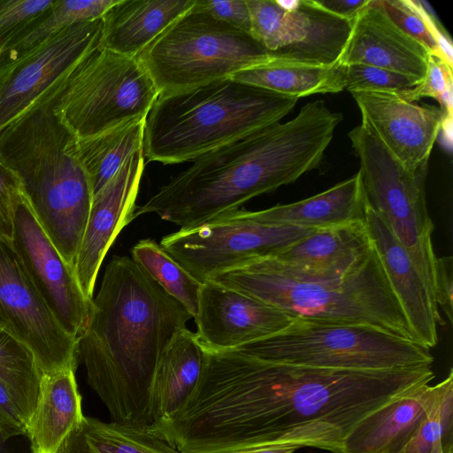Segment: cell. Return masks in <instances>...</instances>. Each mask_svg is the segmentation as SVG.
<instances>
[{"label": "cell", "instance_id": "39", "mask_svg": "<svg viewBox=\"0 0 453 453\" xmlns=\"http://www.w3.org/2000/svg\"><path fill=\"white\" fill-rule=\"evenodd\" d=\"M453 259L441 257L436 259L434 299L442 309L449 322L453 314Z\"/></svg>", "mask_w": 453, "mask_h": 453}, {"label": "cell", "instance_id": "6", "mask_svg": "<svg viewBox=\"0 0 453 453\" xmlns=\"http://www.w3.org/2000/svg\"><path fill=\"white\" fill-rule=\"evenodd\" d=\"M298 100L230 77L160 94L145 119L143 157L164 165L193 161L280 122Z\"/></svg>", "mask_w": 453, "mask_h": 453}, {"label": "cell", "instance_id": "32", "mask_svg": "<svg viewBox=\"0 0 453 453\" xmlns=\"http://www.w3.org/2000/svg\"><path fill=\"white\" fill-rule=\"evenodd\" d=\"M401 453H453V370L439 396Z\"/></svg>", "mask_w": 453, "mask_h": 453}, {"label": "cell", "instance_id": "2", "mask_svg": "<svg viewBox=\"0 0 453 453\" xmlns=\"http://www.w3.org/2000/svg\"><path fill=\"white\" fill-rule=\"evenodd\" d=\"M192 315L131 257L113 256L92 298L77 353L111 421L150 426L159 357Z\"/></svg>", "mask_w": 453, "mask_h": 453}, {"label": "cell", "instance_id": "40", "mask_svg": "<svg viewBox=\"0 0 453 453\" xmlns=\"http://www.w3.org/2000/svg\"><path fill=\"white\" fill-rule=\"evenodd\" d=\"M371 0H316L326 11L349 21L357 17Z\"/></svg>", "mask_w": 453, "mask_h": 453}, {"label": "cell", "instance_id": "11", "mask_svg": "<svg viewBox=\"0 0 453 453\" xmlns=\"http://www.w3.org/2000/svg\"><path fill=\"white\" fill-rule=\"evenodd\" d=\"M312 230L267 223L257 211L238 208L180 228L164 236L160 245L203 283L218 273L273 256Z\"/></svg>", "mask_w": 453, "mask_h": 453}, {"label": "cell", "instance_id": "21", "mask_svg": "<svg viewBox=\"0 0 453 453\" xmlns=\"http://www.w3.org/2000/svg\"><path fill=\"white\" fill-rule=\"evenodd\" d=\"M373 250L365 220L313 229L273 257L295 269L342 275L362 266Z\"/></svg>", "mask_w": 453, "mask_h": 453}, {"label": "cell", "instance_id": "26", "mask_svg": "<svg viewBox=\"0 0 453 453\" xmlns=\"http://www.w3.org/2000/svg\"><path fill=\"white\" fill-rule=\"evenodd\" d=\"M230 78L298 99L316 94L339 93L346 87L342 65H323L272 54L267 60L237 72Z\"/></svg>", "mask_w": 453, "mask_h": 453}, {"label": "cell", "instance_id": "24", "mask_svg": "<svg viewBox=\"0 0 453 453\" xmlns=\"http://www.w3.org/2000/svg\"><path fill=\"white\" fill-rule=\"evenodd\" d=\"M206 350L196 333L178 331L162 352L150 389L153 424L175 412L188 398L202 373Z\"/></svg>", "mask_w": 453, "mask_h": 453}, {"label": "cell", "instance_id": "41", "mask_svg": "<svg viewBox=\"0 0 453 453\" xmlns=\"http://www.w3.org/2000/svg\"><path fill=\"white\" fill-rule=\"evenodd\" d=\"M295 446H255L235 449L219 453H293Z\"/></svg>", "mask_w": 453, "mask_h": 453}, {"label": "cell", "instance_id": "28", "mask_svg": "<svg viewBox=\"0 0 453 453\" xmlns=\"http://www.w3.org/2000/svg\"><path fill=\"white\" fill-rule=\"evenodd\" d=\"M144 124L145 119L131 120L96 135L77 139L78 157L94 196L113 178L130 155L142 149Z\"/></svg>", "mask_w": 453, "mask_h": 453}, {"label": "cell", "instance_id": "33", "mask_svg": "<svg viewBox=\"0 0 453 453\" xmlns=\"http://www.w3.org/2000/svg\"><path fill=\"white\" fill-rule=\"evenodd\" d=\"M344 66L345 89L355 92H388L402 94L416 87L412 79L387 69L363 64Z\"/></svg>", "mask_w": 453, "mask_h": 453}, {"label": "cell", "instance_id": "25", "mask_svg": "<svg viewBox=\"0 0 453 453\" xmlns=\"http://www.w3.org/2000/svg\"><path fill=\"white\" fill-rule=\"evenodd\" d=\"M265 222L305 228H321L365 220V198L358 172L311 197L257 211Z\"/></svg>", "mask_w": 453, "mask_h": 453}, {"label": "cell", "instance_id": "9", "mask_svg": "<svg viewBox=\"0 0 453 453\" xmlns=\"http://www.w3.org/2000/svg\"><path fill=\"white\" fill-rule=\"evenodd\" d=\"M159 91L138 57L101 43L88 53L58 88L54 111L77 139L145 119Z\"/></svg>", "mask_w": 453, "mask_h": 453}, {"label": "cell", "instance_id": "20", "mask_svg": "<svg viewBox=\"0 0 453 453\" xmlns=\"http://www.w3.org/2000/svg\"><path fill=\"white\" fill-rule=\"evenodd\" d=\"M442 386L443 380L418 386L373 410L351 428L337 453H401Z\"/></svg>", "mask_w": 453, "mask_h": 453}, {"label": "cell", "instance_id": "14", "mask_svg": "<svg viewBox=\"0 0 453 453\" xmlns=\"http://www.w3.org/2000/svg\"><path fill=\"white\" fill-rule=\"evenodd\" d=\"M12 242L54 316L78 339L88 319L92 300L84 295L73 268L45 232L26 193L17 206Z\"/></svg>", "mask_w": 453, "mask_h": 453}, {"label": "cell", "instance_id": "17", "mask_svg": "<svg viewBox=\"0 0 453 453\" xmlns=\"http://www.w3.org/2000/svg\"><path fill=\"white\" fill-rule=\"evenodd\" d=\"M142 149L130 155L92 201L86 230L74 264L84 295L93 298L104 258L119 232L134 219L135 201L145 166Z\"/></svg>", "mask_w": 453, "mask_h": 453}, {"label": "cell", "instance_id": "7", "mask_svg": "<svg viewBox=\"0 0 453 453\" xmlns=\"http://www.w3.org/2000/svg\"><path fill=\"white\" fill-rule=\"evenodd\" d=\"M234 350L264 361L339 370H393L434 362L428 348L379 328L301 318Z\"/></svg>", "mask_w": 453, "mask_h": 453}, {"label": "cell", "instance_id": "42", "mask_svg": "<svg viewBox=\"0 0 453 453\" xmlns=\"http://www.w3.org/2000/svg\"><path fill=\"white\" fill-rule=\"evenodd\" d=\"M15 439V438H14ZM13 439H7L0 431V453H14L12 447L10 446V441Z\"/></svg>", "mask_w": 453, "mask_h": 453}, {"label": "cell", "instance_id": "4", "mask_svg": "<svg viewBox=\"0 0 453 453\" xmlns=\"http://www.w3.org/2000/svg\"><path fill=\"white\" fill-rule=\"evenodd\" d=\"M207 280L294 318L365 325L418 342L374 247L362 266L342 275L312 273L264 257L218 273Z\"/></svg>", "mask_w": 453, "mask_h": 453}, {"label": "cell", "instance_id": "23", "mask_svg": "<svg viewBox=\"0 0 453 453\" xmlns=\"http://www.w3.org/2000/svg\"><path fill=\"white\" fill-rule=\"evenodd\" d=\"M76 368L42 373L36 406L27 435L33 453H57L83 418Z\"/></svg>", "mask_w": 453, "mask_h": 453}, {"label": "cell", "instance_id": "3", "mask_svg": "<svg viewBox=\"0 0 453 453\" xmlns=\"http://www.w3.org/2000/svg\"><path fill=\"white\" fill-rule=\"evenodd\" d=\"M342 119L323 101L309 102L290 120L196 157L136 206L133 219L155 213L186 228L291 184L320 165Z\"/></svg>", "mask_w": 453, "mask_h": 453}, {"label": "cell", "instance_id": "22", "mask_svg": "<svg viewBox=\"0 0 453 453\" xmlns=\"http://www.w3.org/2000/svg\"><path fill=\"white\" fill-rule=\"evenodd\" d=\"M196 0H118L103 16L101 44L137 57Z\"/></svg>", "mask_w": 453, "mask_h": 453}, {"label": "cell", "instance_id": "10", "mask_svg": "<svg viewBox=\"0 0 453 453\" xmlns=\"http://www.w3.org/2000/svg\"><path fill=\"white\" fill-rule=\"evenodd\" d=\"M349 138L359 159L357 172L367 205L386 220L434 297L437 257L426 198L428 166L408 170L362 123Z\"/></svg>", "mask_w": 453, "mask_h": 453}, {"label": "cell", "instance_id": "19", "mask_svg": "<svg viewBox=\"0 0 453 453\" xmlns=\"http://www.w3.org/2000/svg\"><path fill=\"white\" fill-rule=\"evenodd\" d=\"M365 221L372 245L417 341L434 348L437 326L443 324L428 286L386 220L365 202Z\"/></svg>", "mask_w": 453, "mask_h": 453}, {"label": "cell", "instance_id": "8", "mask_svg": "<svg viewBox=\"0 0 453 453\" xmlns=\"http://www.w3.org/2000/svg\"><path fill=\"white\" fill-rule=\"evenodd\" d=\"M137 57L160 95L231 77L267 60L271 52L194 4Z\"/></svg>", "mask_w": 453, "mask_h": 453}, {"label": "cell", "instance_id": "29", "mask_svg": "<svg viewBox=\"0 0 453 453\" xmlns=\"http://www.w3.org/2000/svg\"><path fill=\"white\" fill-rule=\"evenodd\" d=\"M118 0H55L52 6L0 51V65L32 50L60 29L101 19Z\"/></svg>", "mask_w": 453, "mask_h": 453}, {"label": "cell", "instance_id": "16", "mask_svg": "<svg viewBox=\"0 0 453 453\" xmlns=\"http://www.w3.org/2000/svg\"><path fill=\"white\" fill-rule=\"evenodd\" d=\"M365 125L408 170L428 166L433 147L441 133L445 112L419 105L400 94L351 93Z\"/></svg>", "mask_w": 453, "mask_h": 453}, {"label": "cell", "instance_id": "37", "mask_svg": "<svg viewBox=\"0 0 453 453\" xmlns=\"http://www.w3.org/2000/svg\"><path fill=\"white\" fill-rule=\"evenodd\" d=\"M195 5L217 19L250 35L246 0H196Z\"/></svg>", "mask_w": 453, "mask_h": 453}, {"label": "cell", "instance_id": "38", "mask_svg": "<svg viewBox=\"0 0 453 453\" xmlns=\"http://www.w3.org/2000/svg\"><path fill=\"white\" fill-rule=\"evenodd\" d=\"M27 421L7 387L0 381V431L7 439L26 436Z\"/></svg>", "mask_w": 453, "mask_h": 453}, {"label": "cell", "instance_id": "12", "mask_svg": "<svg viewBox=\"0 0 453 453\" xmlns=\"http://www.w3.org/2000/svg\"><path fill=\"white\" fill-rule=\"evenodd\" d=\"M101 35V19L76 23L0 65V132L57 90Z\"/></svg>", "mask_w": 453, "mask_h": 453}, {"label": "cell", "instance_id": "13", "mask_svg": "<svg viewBox=\"0 0 453 453\" xmlns=\"http://www.w3.org/2000/svg\"><path fill=\"white\" fill-rule=\"evenodd\" d=\"M0 328L31 350L42 373L77 367L78 339L54 316L12 242L1 238Z\"/></svg>", "mask_w": 453, "mask_h": 453}, {"label": "cell", "instance_id": "30", "mask_svg": "<svg viewBox=\"0 0 453 453\" xmlns=\"http://www.w3.org/2000/svg\"><path fill=\"white\" fill-rule=\"evenodd\" d=\"M131 254L132 259L195 318L202 282L152 239L139 241Z\"/></svg>", "mask_w": 453, "mask_h": 453}, {"label": "cell", "instance_id": "35", "mask_svg": "<svg viewBox=\"0 0 453 453\" xmlns=\"http://www.w3.org/2000/svg\"><path fill=\"white\" fill-rule=\"evenodd\" d=\"M25 191L17 173L0 160V238L12 242L17 206Z\"/></svg>", "mask_w": 453, "mask_h": 453}, {"label": "cell", "instance_id": "34", "mask_svg": "<svg viewBox=\"0 0 453 453\" xmlns=\"http://www.w3.org/2000/svg\"><path fill=\"white\" fill-rule=\"evenodd\" d=\"M54 3L55 0H0V51Z\"/></svg>", "mask_w": 453, "mask_h": 453}, {"label": "cell", "instance_id": "1", "mask_svg": "<svg viewBox=\"0 0 453 453\" xmlns=\"http://www.w3.org/2000/svg\"><path fill=\"white\" fill-rule=\"evenodd\" d=\"M205 350L193 392L154 425L180 453L286 445L337 453L365 415L434 378L432 366L339 370Z\"/></svg>", "mask_w": 453, "mask_h": 453}, {"label": "cell", "instance_id": "36", "mask_svg": "<svg viewBox=\"0 0 453 453\" xmlns=\"http://www.w3.org/2000/svg\"><path fill=\"white\" fill-rule=\"evenodd\" d=\"M452 88V66L441 58L430 55L426 73L421 82L400 95L410 102H416L424 97L436 100Z\"/></svg>", "mask_w": 453, "mask_h": 453}, {"label": "cell", "instance_id": "27", "mask_svg": "<svg viewBox=\"0 0 453 453\" xmlns=\"http://www.w3.org/2000/svg\"><path fill=\"white\" fill-rule=\"evenodd\" d=\"M57 453H180L151 426L104 422L83 416Z\"/></svg>", "mask_w": 453, "mask_h": 453}, {"label": "cell", "instance_id": "15", "mask_svg": "<svg viewBox=\"0 0 453 453\" xmlns=\"http://www.w3.org/2000/svg\"><path fill=\"white\" fill-rule=\"evenodd\" d=\"M207 350H234L285 329L296 318L211 280L202 283L195 316Z\"/></svg>", "mask_w": 453, "mask_h": 453}, {"label": "cell", "instance_id": "18", "mask_svg": "<svg viewBox=\"0 0 453 453\" xmlns=\"http://www.w3.org/2000/svg\"><path fill=\"white\" fill-rule=\"evenodd\" d=\"M430 53L388 16L380 0H371L351 24L339 65L363 64L403 74L418 84Z\"/></svg>", "mask_w": 453, "mask_h": 453}, {"label": "cell", "instance_id": "31", "mask_svg": "<svg viewBox=\"0 0 453 453\" xmlns=\"http://www.w3.org/2000/svg\"><path fill=\"white\" fill-rule=\"evenodd\" d=\"M41 376L31 350L0 328V381L11 392L27 424L36 406Z\"/></svg>", "mask_w": 453, "mask_h": 453}, {"label": "cell", "instance_id": "5", "mask_svg": "<svg viewBox=\"0 0 453 453\" xmlns=\"http://www.w3.org/2000/svg\"><path fill=\"white\" fill-rule=\"evenodd\" d=\"M57 90L0 132V160L19 177L47 234L66 252L82 241L94 194L77 138L54 111Z\"/></svg>", "mask_w": 453, "mask_h": 453}]
</instances>
